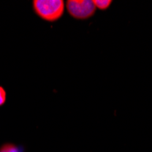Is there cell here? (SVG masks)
I'll list each match as a JSON object with an SVG mask.
<instances>
[{
  "label": "cell",
  "mask_w": 152,
  "mask_h": 152,
  "mask_svg": "<svg viewBox=\"0 0 152 152\" xmlns=\"http://www.w3.org/2000/svg\"><path fill=\"white\" fill-rule=\"evenodd\" d=\"M6 101V92L2 87H0V106L3 105Z\"/></svg>",
  "instance_id": "5b68a950"
},
{
  "label": "cell",
  "mask_w": 152,
  "mask_h": 152,
  "mask_svg": "<svg viewBox=\"0 0 152 152\" xmlns=\"http://www.w3.org/2000/svg\"><path fill=\"white\" fill-rule=\"evenodd\" d=\"M0 152H18V150L15 146H13V145H6L1 148Z\"/></svg>",
  "instance_id": "277c9868"
},
{
  "label": "cell",
  "mask_w": 152,
  "mask_h": 152,
  "mask_svg": "<svg viewBox=\"0 0 152 152\" xmlns=\"http://www.w3.org/2000/svg\"><path fill=\"white\" fill-rule=\"evenodd\" d=\"M34 9L37 15L47 21H56L64 13L63 0H35Z\"/></svg>",
  "instance_id": "6da1fadb"
},
{
  "label": "cell",
  "mask_w": 152,
  "mask_h": 152,
  "mask_svg": "<svg viewBox=\"0 0 152 152\" xmlns=\"http://www.w3.org/2000/svg\"><path fill=\"white\" fill-rule=\"evenodd\" d=\"M111 0H93V4L96 8H99L101 10L107 9L110 5H111Z\"/></svg>",
  "instance_id": "3957f363"
},
{
  "label": "cell",
  "mask_w": 152,
  "mask_h": 152,
  "mask_svg": "<svg viewBox=\"0 0 152 152\" xmlns=\"http://www.w3.org/2000/svg\"><path fill=\"white\" fill-rule=\"evenodd\" d=\"M66 9L77 19L89 18L96 12V7L91 0H68L66 1Z\"/></svg>",
  "instance_id": "7a4b0ae2"
}]
</instances>
